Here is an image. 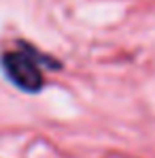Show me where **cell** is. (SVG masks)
<instances>
[{"instance_id":"1","label":"cell","mask_w":155,"mask_h":158,"mask_svg":"<svg viewBox=\"0 0 155 158\" xmlns=\"http://www.w3.org/2000/svg\"><path fill=\"white\" fill-rule=\"evenodd\" d=\"M17 45V49L0 56V69L17 90L26 94H38L45 88V71H60L62 62L32 47L26 41H19Z\"/></svg>"}]
</instances>
